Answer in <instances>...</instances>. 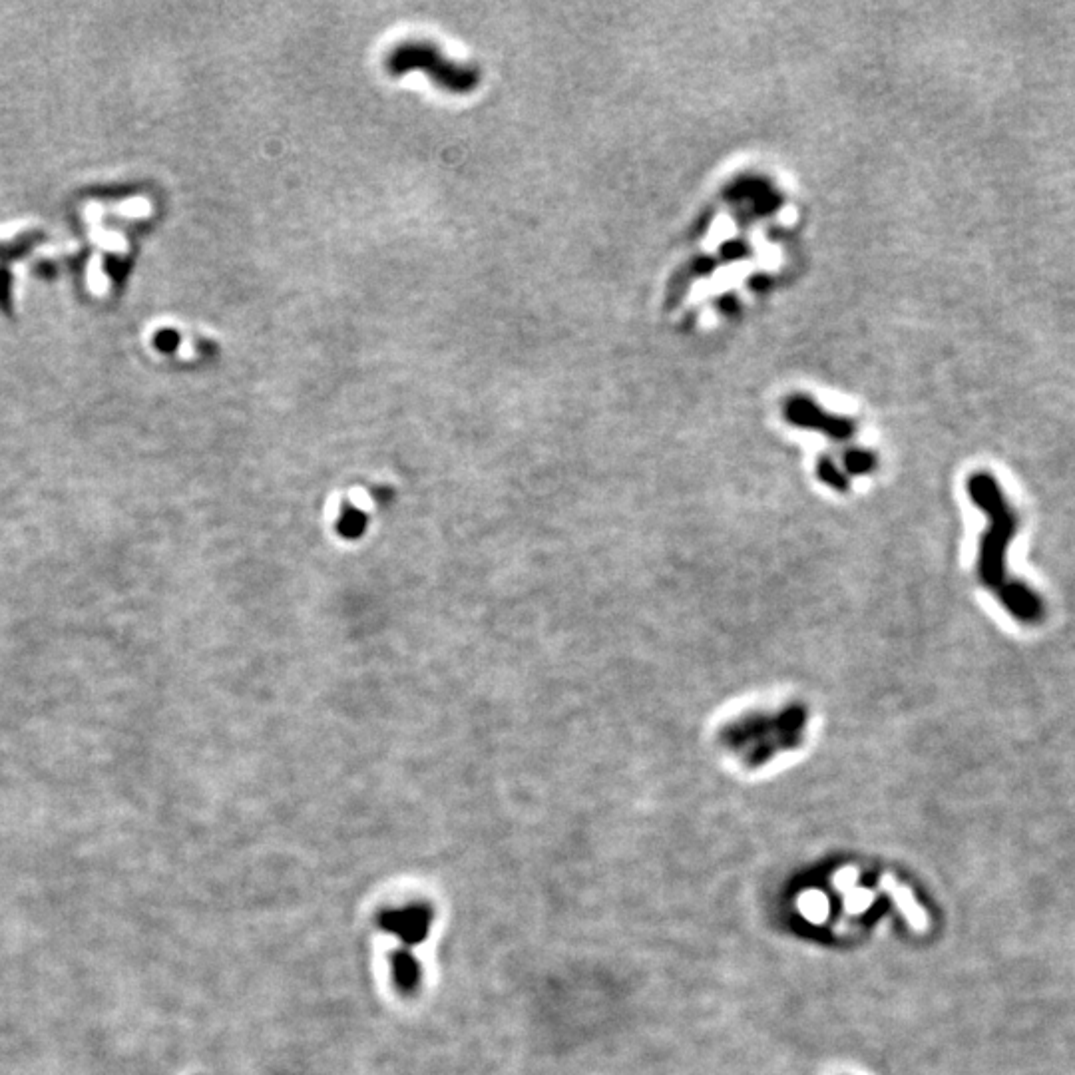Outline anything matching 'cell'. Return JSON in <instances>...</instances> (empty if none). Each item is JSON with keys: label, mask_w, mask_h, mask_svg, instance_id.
I'll use <instances>...</instances> for the list:
<instances>
[{"label": "cell", "mask_w": 1075, "mask_h": 1075, "mask_svg": "<svg viewBox=\"0 0 1075 1075\" xmlns=\"http://www.w3.org/2000/svg\"><path fill=\"white\" fill-rule=\"evenodd\" d=\"M970 500L986 514L988 526L980 540L978 576L980 582L998 598L1004 610L1024 626H1038L1046 616L1044 600L1022 580L1008 572V548L1018 532V516L1006 498L996 476L974 472L966 482Z\"/></svg>", "instance_id": "6da1fadb"}, {"label": "cell", "mask_w": 1075, "mask_h": 1075, "mask_svg": "<svg viewBox=\"0 0 1075 1075\" xmlns=\"http://www.w3.org/2000/svg\"><path fill=\"white\" fill-rule=\"evenodd\" d=\"M387 70L393 76H403L411 70H423L440 88L458 94L470 92L478 84V74L474 68L444 58L440 50L429 42L399 44L387 56Z\"/></svg>", "instance_id": "3957f363"}, {"label": "cell", "mask_w": 1075, "mask_h": 1075, "mask_svg": "<svg viewBox=\"0 0 1075 1075\" xmlns=\"http://www.w3.org/2000/svg\"><path fill=\"white\" fill-rule=\"evenodd\" d=\"M805 721L807 715L799 707H791L779 713L777 719L753 713L725 727L723 741L737 751H743V747H751V755L747 759L763 761L769 759L775 751L795 747L803 735Z\"/></svg>", "instance_id": "7a4b0ae2"}, {"label": "cell", "mask_w": 1075, "mask_h": 1075, "mask_svg": "<svg viewBox=\"0 0 1075 1075\" xmlns=\"http://www.w3.org/2000/svg\"><path fill=\"white\" fill-rule=\"evenodd\" d=\"M785 417L797 427L823 430L833 438H849L855 432V427H853V423L849 419L827 415L825 411H821L815 403L807 401L805 397L791 399L787 403V407H785Z\"/></svg>", "instance_id": "277c9868"}, {"label": "cell", "mask_w": 1075, "mask_h": 1075, "mask_svg": "<svg viewBox=\"0 0 1075 1075\" xmlns=\"http://www.w3.org/2000/svg\"><path fill=\"white\" fill-rule=\"evenodd\" d=\"M845 466L849 474H866L874 468V458L862 450H853L845 456Z\"/></svg>", "instance_id": "5b68a950"}]
</instances>
